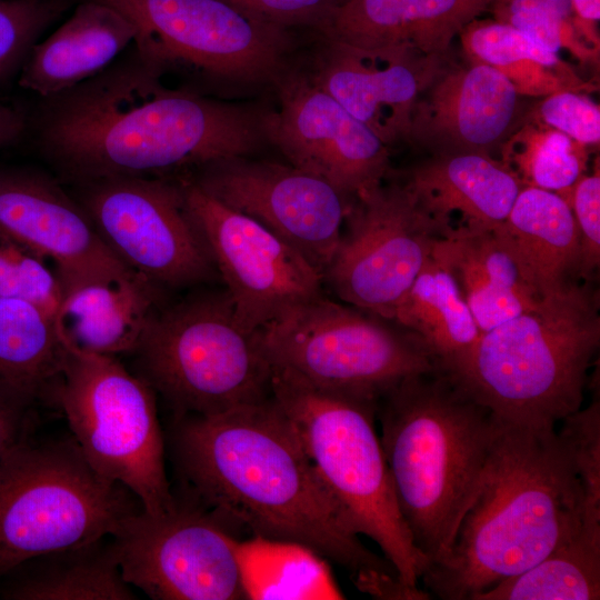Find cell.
Returning <instances> with one entry per match:
<instances>
[{
  "mask_svg": "<svg viewBox=\"0 0 600 600\" xmlns=\"http://www.w3.org/2000/svg\"><path fill=\"white\" fill-rule=\"evenodd\" d=\"M171 447L189 497L233 530L303 544L372 597L398 578L361 542L272 396L220 414L174 418Z\"/></svg>",
  "mask_w": 600,
  "mask_h": 600,
  "instance_id": "1",
  "label": "cell"
},
{
  "mask_svg": "<svg viewBox=\"0 0 600 600\" xmlns=\"http://www.w3.org/2000/svg\"><path fill=\"white\" fill-rule=\"evenodd\" d=\"M28 129L40 153L71 183L168 178L249 157L268 143L262 112L166 86L132 44L94 77L40 98Z\"/></svg>",
  "mask_w": 600,
  "mask_h": 600,
  "instance_id": "2",
  "label": "cell"
},
{
  "mask_svg": "<svg viewBox=\"0 0 600 600\" xmlns=\"http://www.w3.org/2000/svg\"><path fill=\"white\" fill-rule=\"evenodd\" d=\"M498 419L483 481L450 552L421 577L423 590L442 600H474L542 560L584 521L600 520L556 424Z\"/></svg>",
  "mask_w": 600,
  "mask_h": 600,
  "instance_id": "3",
  "label": "cell"
},
{
  "mask_svg": "<svg viewBox=\"0 0 600 600\" xmlns=\"http://www.w3.org/2000/svg\"><path fill=\"white\" fill-rule=\"evenodd\" d=\"M377 419L401 516L430 567L450 552L483 481L499 419L438 368L386 391Z\"/></svg>",
  "mask_w": 600,
  "mask_h": 600,
  "instance_id": "4",
  "label": "cell"
},
{
  "mask_svg": "<svg viewBox=\"0 0 600 600\" xmlns=\"http://www.w3.org/2000/svg\"><path fill=\"white\" fill-rule=\"evenodd\" d=\"M599 344V297L584 282L481 332L438 369L499 418L557 424L581 408Z\"/></svg>",
  "mask_w": 600,
  "mask_h": 600,
  "instance_id": "5",
  "label": "cell"
},
{
  "mask_svg": "<svg viewBox=\"0 0 600 600\" xmlns=\"http://www.w3.org/2000/svg\"><path fill=\"white\" fill-rule=\"evenodd\" d=\"M271 396L354 531L379 546L402 584L421 589L429 561L414 546L396 499L376 430L378 399L317 387L273 364Z\"/></svg>",
  "mask_w": 600,
  "mask_h": 600,
  "instance_id": "6",
  "label": "cell"
},
{
  "mask_svg": "<svg viewBox=\"0 0 600 600\" xmlns=\"http://www.w3.org/2000/svg\"><path fill=\"white\" fill-rule=\"evenodd\" d=\"M133 353L174 418L220 414L271 396L262 332L240 322L226 289L160 304Z\"/></svg>",
  "mask_w": 600,
  "mask_h": 600,
  "instance_id": "7",
  "label": "cell"
},
{
  "mask_svg": "<svg viewBox=\"0 0 600 600\" xmlns=\"http://www.w3.org/2000/svg\"><path fill=\"white\" fill-rule=\"evenodd\" d=\"M141 510L129 489L91 468L73 438L29 437L0 460V577L34 557L111 536Z\"/></svg>",
  "mask_w": 600,
  "mask_h": 600,
  "instance_id": "8",
  "label": "cell"
},
{
  "mask_svg": "<svg viewBox=\"0 0 600 600\" xmlns=\"http://www.w3.org/2000/svg\"><path fill=\"white\" fill-rule=\"evenodd\" d=\"M67 349L52 398L91 468L129 489L143 511L171 510L154 390L114 357Z\"/></svg>",
  "mask_w": 600,
  "mask_h": 600,
  "instance_id": "9",
  "label": "cell"
},
{
  "mask_svg": "<svg viewBox=\"0 0 600 600\" xmlns=\"http://www.w3.org/2000/svg\"><path fill=\"white\" fill-rule=\"evenodd\" d=\"M136 27L132 47L163 78L218 86L274 84L290 68L292 30L252 18L223 0H97Z\"/></svg>",
  "mask_w": 600,
  "mask_h": 600,
  "instance_id": "10",
  "label": "cell"
},
{
  "mask_svg": "<svg viewBox=\"0 0 600 600\" xmlns=\"http://www.w3.org/2000/svg\"><path fill=\"white\" fill-rule=\"evenodd\" d=\"M273 366L324 389L378 399L437 369L423 342L388 320L323 296L261 329Z\"/></svg>",
  "mask_w": 600,
  "mask_h": 600,
  "instance_id": "11",
  "label": "cell"
},
{
  "mask_svg": "<svg viewBox=\"0 0 600 600\" xmlns=\"http://www.w3.org/2000/svg\"><path fill=\"white\" fill-rule=\"evenodd\" d=\"M72 186L106 246L160 290L219 277L177 178L106 177Z\"/></svg>",
  "mask_w": 600,
  "mask_h": 600,
  "instance_id": "12",
  "label": "cell"
},
{
  "mask_svg": "<svg viewBox=\"0 0 600 600\" xmlns=\"http://www.w3.org/2000/svg\"><path fill=\"white\" fill-rule=\"evenodd\" d=\"M322 280L343 302L392 320L394 310L451 226L402 181L356 196Z\"/></svg>",
  "mask_w": 600,
  "mask_h": 600,
  "instance_id": "13",
  "label": "cell"
},
{
  "mask_svg": "<svg viewBox=\"0 0 600 600\" xmlns=\"http://www.w3.org/2000/svg\"><path fill=\"white\" fill-rule=\"evenodd\" d=\"M111 538L123 579L151 599H246L234 530L191 498L131 514Z\"/></svg>",
  "mask_w": 600,
  "mask_h": 600,
  "instance_id": "14",
  "label": "cell"
},
{
  "mask_svg": "<svg viewBox=\"0 0 600 600\" xmlns=\"http://www.w3.org/2000/svg\"><path fill=\"white\" fill-rule=\"evenodd\" d=\"M240 322L261 330L322 294V276L291 246L256 220L216 200L188 174L177 177Z\"/></svg>",
  "mask_w": 600,
  "mask_h": 600,
  "instance_id": "15",
  "label": "cell"
},
{
  "mask_svg": "<svg viewBox=\"0 0 600 600\" xmlns=\"http://www.w3.org/2000/svg\"><path fill=\"white\" fill-rule=\"evenodd\" d=\"M204 192L269 229L321 276L339 243L351 200L292 164L234 157L188 174Z\"/></svg>",
  "mask_w": 600,
  "mask_h": 600,
  "instance_id": "16",
  "label": "cell"
},
{
  "mask_svg": "<svg viewBox=\"0 0 600 600\" xmlns=\"http://www.w3.org/2000/svg\"><path fill=\"white\" fill-rule=\"evenodd\" d=\"M278 106L262 112L268 143L290 164L352 200L391 174L389 147L306 71L289 68L274 83Z\"/></svg>",
  "mask_w": 600,
  "mask_h": 600,
  "instance_id": "17",
  "label": "cell"
},
{
  "mask_svg": "<svg viewBox=\"0 0 600 600\" xmlns=\"http://www.w3.org/2000/svg\"><path fill=\"white\" fill-rule=\"evenodd\" d=\"M320 37L308 77L388 147L410 142L416 102L447 60Z\"/></svg>",
  "mask_w": 600,
  "mask_h": 600,
  "instance_id": "18",
  "label": "cell"
},
{
  "mask_svg": "<svg viewBox=\"0 0 600 600\" xmlns=\"http://www.w3.org/2000/svg\"><path fill=\"white\" fill-rule=\"evenodd\" d=\"M0 231L51 260L61 289L134 272L106 246L72 194L42 173L0 170Z\"/></svg>",
  "mask_w": 600,
  "mask_h": 600,
  "instance_id": "19",
  "label": "cell"
},
{
  "mask_svg": "<svg viewBox=\"0 0 600 600\" xmlns=\"http://www.w3.org/2000/svg\"><path fill=\"white\" fill-rule=\"evenodd\" d=\"M519 110L520 96L497 69L446 64L416 102L410 143L431 154L493 157L519 124Z\"/></svg>",
  "mask_w": 600,
  "mask_h": 600,
  "instance_id": "20",
  "label": "cell"
},
{
  "mask_svg": "<svg viewBox=\"0 0 600 600\" xmlns=\"http://www.w3.org/2000/svg\"><path fill=\"white\" fill-rule=\"evenodd\" d=\"M161 296L136 272L81 281L61 289L54 326L68 349L108 357L133 353Z\"/></svg>",
  "mask_w": 600,
  "mask_h": 600,
  "instance_id": "21",
  "label": "cell"
},
{
  "mask_svg": "<svg viewBox=\"0 0 600 600\" xmlns=\"http://www.w3.org/2000/svg\"><path fill=\"white\" fill-rule=\"evenodd\" d=\"M491 0H350L322 36L362 48H406L448 60L452 42Z\"/></svg>",
  "mask_w": 600,
  "mask_h": 600,
  "instance_id": "22",
  "label": "cell"
},
{
  "mask_svg": "<svg viewBox=\"0 0 600 600\" xmlns=\"http://www.w3.org/2000/svg\"><path fill=\"white\" fill-rule=\"evenodd\" d=\"M136 27L97 0H82L47 39L37 42L18 74L40 98L63 92L111 66L133 42Z\"/></svg>",
  "mask_w": 600,
  "mask_h": 600,
  "instance_id": "23",
  "label": "cell"
},
{
  "mask_svg": "<svg viewBox=\"0 0 600 600\" xmlns=\"http://www.w3.org/2000/svg\"><path fill=\"white\" fill-rule=\"evenodd\" d=\"M493 230L538 299L579 284L578 229L570 206L557 192L523 187L507 219Z\"/></svg>",
  "mask_w": 600,
  "mask_h": 600,
  "instance_id": "24",
  "label": "cell"
},
{
  "mask_svg": "<svg viewBox=\"0 0 600 600\" xmlns=\"http://www.w3.org/2000/svg\"><path fill=\"white\" fill-rule=\"evenodd\" d=\"M421 204L438 220L493 229L508 217L524 187L497 158L480 153L431 154L402 176Z\"/></svg>",
  "mask_w": 600,
  "mask_h": 600,
  "instance_id": "25",
  "label": "cell"
},
{
  "mask_svg": "<svg viewBox=\"0 0 600 600\" xmlns=\"http://www.w3.org/2000/svg\"><path fill=\"white\" fill-rule=\"evenodd\" d=\"M432 257L456 278L480 332L531 309L540 300L524 283L493 229L450 226L436 241Z\"/></svg>",
  "mask_w": 600,
  "mask_h": 600,
  "instance_id": "26",
  "label": "cell"
},
{
  "mask_svg": "<svg viewBox=\"0 0 600 600\" xmlns=\"http://www.w3.org/2000/svg\"><path fill=\"white\" fill-rule=\"evenodd\" d=\"M6 598L20 600H132L111 536L21 563ZM19 567V566H18Z\"/></svg>",
  "mask_w": 600,
  "mask_h": 600,
  "instance_id": "27",
  "label": "cell"
},
{
  "mask_svg": "<svg viewBox=\"0 0 600 600\" xmlns=\"http://www.w3.org/2000/svg\"><path fill=\"white\" fill-rule=\"evenodd\" d=\"M392 321L423 342L437 368L463 353L481 333L456 278L432 254L397 304Z\"/></svg>",
  "mask_w": 600,
  "mask_h": 600,
  "instance_id": "28",
  "label": "cell"
},
{
  "mask_svg": "<svg viewBox=\"0 0 600 600\" xmlns=\"http://www.w3.org/2000/svg\"><path fill=\"white\" fill-rule=\"evenodd\" d=\"M237 558L246 599H343L328 560L291 541L252 536L239 540Z\"/></svg>",
  "mask_w": 600,
  "mask_h": 600,
  "instance_id": "29",
  "label": "cell"
},
{
  "mask_svg": "<svg viewBox=\"0 0 600 600\" xmlns=\"http://www.w3.org/2000/svg\"><path fill=\"white\" fill-rule=\"evenodd\" d=\"M600 598V520H587L542 560L474 600Z\"/></svg>",
  "mask_w": 600,
  "mask_h": 600,
  "instance_id": "30",
  "label": "cell"
},
{
  "mask_svg": "<svg viewBox=\"0 0 600 600\" xmlns=\"http://www.w3.org/2000/svg\"><path fill=\"white\" fill-rule=\"evenodd\" d=\"M67 349L53 318L38 306L0 296V377L40 399L52 392Z\"/></svg>",
  "mask_w": 600,
  "mask_h": 600,
  "instance_id": "31",
  "label": "cell"
},
{
  "mask_svg": "<svg viewBox=\"0 0 600 600\" xmlns=\"http://www.w3.org/2000/svg\"><path fill=\"white\" fill-rule=\"evenodd\" d=\"M499 154L524 187L557 192L568 204L588 162L587 146L527 117L502 142Z\"/></svg>",
  "mask_w": 600,
  "mask_h": 600,
  "instance_id": "32",
  "label": "cell"
},
{
  "mask_svg": "<svg viewBox=\"0 0 600 600\" xmlns=\"http://www.w3.org/2000/svg\"><path fill=\"white\" fill-rule=\"evenodd\" d=\"M488 11L554 53L567 49L583 61L599 60V44L581 28L571 0H491Z\"/></svg>",
  "mask_w": 600,
  "mask_h": 600,
  "instance_id": "33",
  "label": "cell"
},
{
  "mask_svg": "<svg viewBox=\"0 0 600 600\" xmlns=\"http://www.w3.org/2000/svg\"><path fill=\"white\" fill-rule=\"evenodd\" d=\"M71 0H0V86L18 76L43 31Z\"/></svg>",
  "mask_w": 600,
  "mask_h": 600,
  "instance_id": "34",
  "label": "cell"
},
{
  "mask_svg": "<svg viewBox=\"0 0 600 600\" xmlns=\"http://www.w3.org/2000/svg\"><path fill=\"white\" fill-rule=\"evenodd\" d=\"M0 296L33 303L53 320L61 299V286L41 257L0 231Z\"/></svg>",
  "mask_w": 600,
  "mask_h": 600,
  "instance_id": "35",
  "label": "cell"
},
{
  "mask_svg": "<svg viewBox=\"0 0 600 600\" xmlns=\"http://www.w3.org/2000/svg\"><path fill=\"white\" fill-rule=\"evenodd\" d=\"M557 431L580 478L587 504L600 510V402L593 401L561 421Z\"/></svg>",
  "mask_w": 600,
  "mask_h": 600,
  "instance_id": "36",
  "label": "cell"
},
{
  "mask_svg": "<svg viewBox=\"0 0 600 600\" xmlns=\"http://www.w3.org/2000/svg\"><path fill=\"white\" fill-rule=\"evenodd\" d=\"M587 147L600 141V108L586 92L563 90L544 97L527 116Z\"/></svg>",
  "mask_w": 600,
  "mask_h": 600,
  "instance_id": "37",
  "label": "cell"
},
{
  "mask_svg": "<svg viewBox=\"0 0 600 600\" xmlns=\"http://www.w3.org/2000/svg\"><path fill=\"white\" fill-rule=\"evenodd\" d=\"M262 22L324 34L339 3L336 0H223Z\"/></svg>",
  "mask_w": 600,
  "mask_h": 600,
  "instance_id": "38",
  "label": "cell"
},
{
  "mask_svg": "<svg viewBox=\"0 0 600 600\" xmlns=\"http://www.w3.org/2000/svg\"><path fill=\"white\" fill-rule=\"evenodd\" d=\"M569 206L580 242V279L594 280L600 264V174H582L574 183Z\"/></svg>",
  "mask_w": 600,
  "mask_h": 600,
  "instance_id": "39",
  "label": "cell"
},
{
  "mask_svg": "<svg viewBox=\"0 0 600 600\" xmlns=\"http://www.w3.org/2000/svg\"><path fill=\"white\" fill-rule=\"evenodd\" d=\"M34 393L0 377V460L30 437Z\"/></svg>",
  "mask_w": 600,
  "mask_h": 600,
  "instance_id": "40",
  "label": "cell"
},
{
  "mask_svg": "<svg viewBox=\"0 0 600 600\" xmlns=\"http://www.w3.org/2000/svg\"><path fill=\"white\" fill-rule=\"evenodd\" d=\"M28 129V117L0 102V149L18 141Z\"/></svg>",
  "mask_w": 600,
  "mask_h": 600,
  "instance_id": "41",
  "label": "cell"
},
{
  "mask_svg": "<svg viewBox=\"0 0 600 600\" xmlns=\"http://www.w3.org/2000/svg\"><path fill=\"white\" fill-rule=\"evenodd\" d=\"M574 16L588 37L599 43L596 24L600 20V0H571Z\"/></svg>",
  "mask_w": 600,
  "mask_h": 600,
  "instance_id": "42",
  "label": "cell"
},
{
  "mask_svg": "<svg viewBox=\"0 0 600 600\" xmlns=\"http://www.w3.org/2000/svg\"><path fill=\"white\" fill-rule=\"evenodd\" d=\"M336 1H337L339 4H342V3H346V2H348V1H350V0H336Z\"/></svg>",
  "mask_w": 600,
  "mask_h": 600,
  "instance_id": "43",
  "label": "cell"
}]
</instances>
